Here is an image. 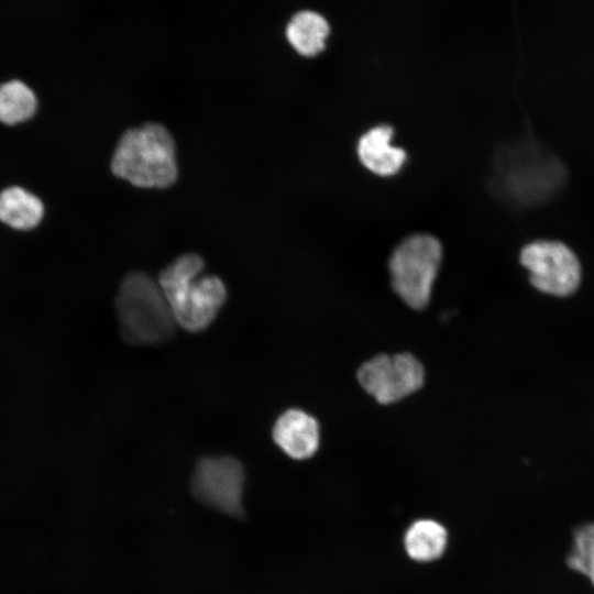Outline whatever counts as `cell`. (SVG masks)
Returning a JSON list of instances; mask_svg holds the SVG:
<instances>
[{
	"instance_id": "cell-1",
	"label": "cell",
	"mask_w": 594,
	"mask_h": 594,
	"mask_svg": "<svg viewBox=\"0 0 594 594\" xmlns=\"http://www.w3.org/2000/svg\"><path fill=\"white\" fill-rule=\"evenodd\" d=\"M204 266L199 255L184 254L164 268L158 279L176 324L193 332L206 329L213 321L227 297L219 277L200 276Z\"/></svg>"
},
{
	"instance_id": "cell-2",
	"label": "cell",
	"mask_w": 594,
	"mask_h": 594,
	"mask_svg": "<svg viewBox=\"0 0 594 594\" xmlns=\"http://www.w3.org/2000/svg\"><path fill=\"white\" fill-rule=\"evenodd\" d=\"M111 170L136 187H169L178 176L172 134L155 122L127 130L113 152Z\"/></svg>"
},
{
	"instance_id": "cell-3",
	"label": "cell",
	"mask_w": 594,
	"mask_h": 594,
	"mask_svg": "<svg viewBox=\"0 0 594 594\" xmlns=\"http://www.w3.org/2000/svg\"><path fill=\"white\" fill-rule=\"evenodd\" d=\"M116 308L123 339L131 344L168 340L176 321L158 285L146 273L131 272L120 284Z\"/></svg>"
},
{
	"instance_id": "cell-4",
	"label": "cell",
	"mask_w": 594,
	"mask_h": 594,
	"mask_svg": "<svg viewBox=\"0 0 594 594\" xmlns=\"http://www.w3.org/2000/svg\"><path fill=\"white\" fill-rule=\"evenodd\" d=\"M441 260L442 245L428 233L411 234L395 248L389 258L392 286L407 306L428 305Z\"/></svg>"
},
{
	"instance_id": "cell-5",
	"label": "cell",
	"mask_w": 594,
	"mask_h": 594,
	"mask_svg": "<svg viewBox=\"0 0 594 594\" xmlns=\"http://www.w3.org/2000/svg\"><path fill=\"white\" fill-rule=\"evenodd\" d=\"M507 193L520 204L540 202L557 194L565 178L560 160L537 140L525 139L508 155Z\"/></svg>"
},
{
	"instance_id": "cell-6",
	"label": "cell",
	"mask_w": 594,
	"mask_h": 594,
	"mask_svg": "<svg viewBox=\"0 0 594 594\" xmlns=\"http://www.w3.org/2000/svg\"><path fill=\"white\" fill-rule=\"evenodd\" d=\"M521 264L530 272L531 284L540 292L565 297L581 282V265L575 253L564 243L537 240L520 252Z\"/></svg>"
},
{
	"instance_id": "cell-7",
	"label": "cell",
	"mask_w": 594,
	"mask_h": 594,
	"mask_svg": "<svg viewBox=\"0 0 594 594\" xmlns=\"http://www.w3.org/2000/svg\"><path fill=\"white\" fill-rule=\"evenodd\" d=\"M358 380L363 389L383 405L417 392L425 382L420 361L410 353L378 354L362 364Z\"/></svg>"
},
{
	"instance_id": "cell-8",
	"label": "cell",
	"mask_w": 594,
	"mask_h": 594,
	"mask_svg": "<svg viewBox=\"0 0 594 594\" xmlns=\"http://www.w3.org/2000/svg\"><path fill=\"white\" fill-rule=\"evenodd\" d=\"M244 488L242 464L231 457H209L196 466L191 491L205 505L230 516H241Z\"/></svg>"
},
{
	"instance_id": "cell-9",
	"label": "cell",
	"mask_w": 594,
	"mask_h": 594,
	"mask_svg": "<svg viewBox=\"0 0 594 594\" xmlns=\"http://www.w3.org/2000/svg\"><path fill=\"white\" fill-rule=\"evenodd\" d=\"M273 440L295 460L311 458L320 444V428L315 417L300 409L283 413L273 427Z\"/></svg>"
},
{
	"instance_id": "cell-10",
	"label": "cell",
	"mask_w": 594,
	"mask_h": 594,
	"mask_svg": "<svg viewBox=\"0 0 594 594\" xmlns=\"http://www.w3.org/2000/svg\"><path fill=\"white\" fill-rule=\"evenodd\" d=\"M393 128L381 123L365 131L358 141V155L362 163L377 174H392L406 158L404 148L391 143Z\"/></svg>"
},
{
	"instance_id": "cell-11",
	"label": "cell",
	"mask_w": 594,
	"mask_h": 594,
	"mask_svg": "<svg viewBox=\"0 0 594 594\" xmlns=\"http://www.w3.org/2000/svg\"><path fill=\"white\" fill-rule=\"evenodd\" d=\"M447 543V529L432 519L416 520L404 536L406 553L417 562H431L439 559L444 553Z\"/></svg>"
},
{
	"instance_id": "cell-12",
	"label": "cell",
	"mask_w": 594,
	"mask_h": 594,
	"mask_svg": "<svg viewBox=\"0 0 594 594\" xmlns=\"http://www.w3.org/2000/svg\"><path fill=\"white\" fill-rule=\"evenodd\" d=\"M328 33L327 19L321 13L310 9L297 11L286 26L288 42L304 55H312L321 51Z\"/></svg>"
},
{
	"instance_id": "cell-13",
	"label": "cell",
	"mask_w": 594,
	"mask_h": 594,
	"mask_svg": "<svg viewBox=\"0 0 594 594\" xmlns=\"http://www.w3.org/2000/svg\"><path fill=\"white\" fill-rule=\"evenodd\" d=\"M44 206L38 197L19 186L0 193V220L15 229H31L43 217Z\"/></svg>"
},
{
	"instance_id": "cell-14",
	"label": "cell",
	"mask_w": 594,
	"mask_h": 594,
	"mask_svg": "<svg viewBox=\"0 0 594 594\" xmlns=\"http://www.w3.org/2000/svg\"><path fill=\"white\" fill-rule=\"evenodd\" d=\"M36 106L35 94L23 81L13 79L0 86V121H23L34 113Z\"/></svg>"
},
{
	"instance_id": "cell-15",
	"label": "cell",
	"mask_w": 594,
	"mask_h": 594,
	"mask_svg": "<svg viewBox=\"0 0 594 594\" xmlns=\"http://www.w3.org/2000/svg\"><path fill=\"white\" fill-rule=\"evenodd\" d=\"M568 565L594 585V524H585L575 530Z\"/></svg>"
}]
</instances>
